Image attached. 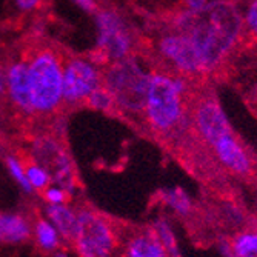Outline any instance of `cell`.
Segmentation results:
<instances>
[{"mask_svg":"<svg viewBox=\"0 0 257 257\" xmlns=\"http://www.w3.org/2000/svg\"><path fill=\"white\" fill-rule=\"evenodd\" d=\"M40 165L50 173L53 182L71 193L74 190V168L73 163L62 150V147L51 137H40L34 144V154H31Z\"/></svg>","mask_w":257,"mask_h":257,"instance_id":"9","label":"cell"},{"mask_svg":"<svg viewBox=\"0 0 257 257\" xmlns=\"http://www.w3.org/2000/svg\"><path fill=\"white\" fill-rule=\"evenodd\" d=\"M33 237L36 240L37 248L46 254H53L60 249L63 242L54 225L42 216H39L33 223Z\"/></svg>","mask_w":257,"mask_h":257,"instance_id":"14","label":"cell"},{"mask_svg":"<svg viewBox=\"0 0 257 257\" xmlns=\"http://www.w3.org/2000/svg\"><path fill=\"white\" fill-rule=\"evenodd\" d=\"M245 20V34L254 37L257 40V0H248L246 14L243 16Z\"/></svg>","mask_w":257,"mask_h":257,"instance_id":"21","label":"cell"},{"mask_svg":"<svg viewBox=\"0 0 257 257\" xmlns=\"http://www.w3.org/2000/svg\"><path fill=\"white\" fill-rule=\"evenodd\" d=\"M99 57L103 65L133 56L136 40L125 20L111 10L97 11Z\"/></svg>","mask_w":257,"mask_h":257,"instance_id":"7","label":"cell"},{"mask_svg":"<svg viewBox=\"0 0 257 257\" xmlns=\"http://www.w3.org/2000/svg\"><path fill=\"white\" fill-rule=\"evenodd\" d=\"M8 76V97L23 114H33L31 96H30V82H28V65L25 57L16 60L7 68Z\"/></svg>","mask_w":257,"mask_h":257,"instance_id":"11","label":"cell"},{"mask_svg":"<svg viewBox=\"0 0 257 257\" xmlns=\"http://www.w3.org/2000/svg\"><path fill=\"white\" fill-rule=\"evenodd\" d=\"M45 214L54 228L59 231L62 240L68 245H74L77 234V213L68 203L46 205Z\"/></svg>","mask_w":257,"mask_h":257,"instance_id":"13","label":"cell"},{"mask_svg":"<svg viewBox=\"0 0 257 257\" xmlns=\"http://www.w3.org/2000/svg\"><path fill=\"white\" fill-rule=\"evenodd\" d=\"M228 2H232V4H237L239 0H228Z\"/></svg>","mask_w":257,"mask_h":257,"instance_id":"28","label":"cell"},{"mask_svg":"<svg viewBox=\"0 0 257 257\" xmlns=\"http://www.w3.org/2000/svg\"><path fill=\"white\" fill-rule=\"evenodd\" d=\"M53 257H69V255L66 254V251H63V249H57L56 252H53Z\"/></svg>","mask_w":257,"mask_h":257,"instance_id":"27","label":"cell"},{"mask_svg":"<svg viewBox=\"0 0 257 257\" xmlns=\"http://www.w3.org/2000/svg\"><path fill=\"white\" fill-rule=\"evenodd\" d=\"M214 154L222 165L234 174L246 176L252 170V159L249 157L245 145L239 140L236 133L226 134L213 145Z\"/></svg>","mask_w":257,"mask_h":257,"instance_id":"10","label":"cell"},{"mask_svg":"<svg viewBox=\"0 0 257 257\" xmlns=\"http://www.w3.org/2000/svg\"><path fill=\"white\" fill-rule=\"evenodd\" d=\"M33 237V223L17 213H0V243L17 245Z\"/></svg>","mask_w":257,"mask_h":257,"instance_id":"12","label":"cell"},{"mask_svg":"<svg viewBox=\"0 0 257 257\" xmlns=\"http://www.w3.org/2000/svg\"><path fill=\"white\" fill-rule=\"evenodd\" d=\"M167 27L188 40L203 77L222 69L245 37L243 16L237 5L228 0H209L197 11L173 13Z\"/></svg>","mask_w":257,"mask_h":257,"instance_id":"1","label":"cell"},{"mask_svg":"<svg viewBox=\"0 0 257 257\" xmlns=\"http://www.w3.org/2000/svg\"><path fill=\"white\" fill-rule=\"evenodd\" d=\"M17 5L20 7V10L23 11H31L36 10L40 4V0H16Z\"/></svg>","mask_w":257,"mask_h":257,"instance_id":"25","label":"cell"},{"mask_svg":"<svg viewBox=\"0 0 257 257\" xmlns=\"http://www.w3.org/2000/svg\"><path fill=\"white\" fill-rule=\"evenodd\" d=\"M8 96V76L7 69L4 66H0V97Z\"/></svg>","mask_w":257,"mask_h":257,"instance_id":"24","label":"cell"},{"mask_svg":"<svg viewBox=\"0 0 257 257\" xmlns=\"http://www.w3.org/2000/svg\"><path fill=\"white\" fill-rule=\"evenodd\" d=\"M23 57L28 65V82L33 114L56 112L62 99V74L63 54L62 50L51 48L50 45H39L27 50Z\"/></svg>","mask_w":257,"mask_h":257,"instance_id":"3","label":"cell"},{"mask_svg":"<svg viewBox=\"0 0 257 257\" xmlns=\"http://www.w3.org/2000/svg\"><path fill=\"white\" fill-rule=\"evenodd\" d=\"M165 199L167 202L174 206L177 211L180 213H186L190 208V203H188V199H186V196L183 193H180L179 190H174V191H167L165 193Z\"/></svg>","mask_w":257,"mask_h":257,"instance_id":"22","label":"cell"},{"mask_svg":"<svg viewBox=\"0 0 257 257\" xmlns=\"http://www.w3.org/2000/svg\"><path fill=\"white\" fill-rule=\"evenodd\" d=\"M86 105L99 111H105V112L119 111V106L115 103V99L112 97L111 91L103 83L97 89L92 91V94L86 100Z\"/></svg>","mask_w":257,"mask_h":257,"instance_id":"17","label":"cell"},{"mask_svg":"<svg viewBox=\"0 0 257 257\" xmlns=\"http://www.w3.org/2000/svg\"><path fill=\"white\" fill-rule=\"evenodd\" d=\"M232 257H257V231H245L231 242Z\"/></svg>","mask_w":257,"mask_h":257,"instance_id":"16","label":"cell"},{"mask_svg":"<svg viewBox=\"0 0 257 257\" xmlns=\"http://www.w3.org/2000/svg\"><path fill=\"white\" fill-rule=\"evenodd\" d=\"M103 83L99 63L85 57L68 56L63 60L62 99L65 103L77 106L86 105L92 91Z\"/></svg>","mask_w":257,"mask_h":257,"instance_id":"6","label":"cell"},{"mask_svg":"<svg viewBox=\"0 0 257 257\" xmlns=\"http://www.w3.org/2000/svg\"><path fill=\"white\" fill-rule=\"evenodd\" d=\"M150 77L134 56L108 63L102 73L103 85L111 91L119 111L131 114H144Z\"/></svg>","mask_w":257,"mask_h":257,"instance_id":"4","label":"cell"},{"mask_svg":"<svg viewBox=\"0 0 257 257\" xmlns=\"http://www.w3.org/2000/svg\"><path fill=\"white\" fill-rule=\"evenodd\" d=\"M190 109L197 136L208 145L213 147L217 140L234 131L213 92H200L199 96H193Z\"/></svg>","mask_w":257,"mask_h":257,"instance_id":"8","label":"cell"},{"mask_svg":"<svg viewBox=\"0 0 257 257\" xmlns=\"http://www.w3.org/2000/svg\"><path fill=\"white\" fill-rule=\"evenodd\" d=\"M208 2L209 0H182L185 10H188V11H197V10L203 8Z\"/></svg>","mask_w":257,"mask_h":257,"instance_id":"23","label":"cell"},{"mask_svg":"<svg viewBox=\"0 0 257 257\" xmlns=\"http://www.w3.org/2000/svg\"><path fill=\"white\" fill-rule=\"evenodd\" d=\"M19 159L22 160V165L25 168L27 179L34 191H43L51 185L53 179L50 173L46 171L40 163L30 154V153H20Z\"/></svg>","mask_w":257,"mask_h":257,"instance_id":"15","label":"cell"},{"mask_svg":"<svg viewBox=\"0 0 257 257\" xmlns=\"http://www.w3.org/2000/svg\"><path fill=\"white\" fill-rule=\"evenodd\" d=\"M188 80L167 71L151 73L144 115L153 133L170 136L182 126L193 97Z\"/></svg>","mask_w":257,"mask_h":257,"instance_id":"2","label":"cell"},{"mask_svg":"<svg viewBox=\"0 0 257 257\" xmlns=\"http://www.w3.org/2000/svg\"><path fill=\"white\" fill-rule=\"evenodd\" d=\"M74 2L82 7L83 10L86 11H94L96 10V4H94V0H74Z\"/></svg>","mask_w":257,"mask_h":257,"instance_id":"26","label":"cell"},{"mask_svg":"<svg viewBox=\"0 0 257 257\" xmlns=\"http://www.w3.org/2000/svg\"><path fill=\"white\" fill-rule=\"evenodd\" d=\"M7 167H8V171L11 174V177L20 185V188L31 194L34 190L31 188V185L27 179V174H25V168L22 165V160L19 159V156H8L7 157Z\"/></svg>","mask_w":257,"mask_h":257,"instance_id":"19","label":"cell"},{"mask_svg":"<svg viewBox=\"0 0 257 257\" xmlns=\"http://www.w3.org/2000/svg\"><path fill=\"white\" fill-rule=\"evenodd\" d=\"M154 232L157 234L159 240L162 242V245L165 246L167 252L170 254V257H179V248H177V242L174 237V232L170 228V225L165 220H157L153 226Z\"/></svg>","mask_w":257,"mask_h":257,"instance_id":"18","label":"cell"},{"mask_svg":"<svg viewBox=\"0 0 257 257\" xmlns=\"http://www.w3.org/2000/svg\"><path fill=\"white\" fill-rule=\"evenodd\" d=\"M42 196L45 199V202L48 205H63L69 202V196L71 193L66 191L62 186H48L46 190L42 191Z\"/></svg>","mask_w":257,"mask_h":257,"instance_id":"20","label":"cell"},{"mask_svg":"<svg viewBox=\"0 0 257 257\" xmlns=\"http://www.w3.org/2000/svg\"><path fill=\"white\" fill-rule=\"evenodd\" d=\"M77 213L74 249L80 257H114L120 245L119 231L112 222L96 209L83 206Z\"/></svg>","mask_w":257,"mask_h":257,"instance_id":"5","label":"cell"}]
</instances>
